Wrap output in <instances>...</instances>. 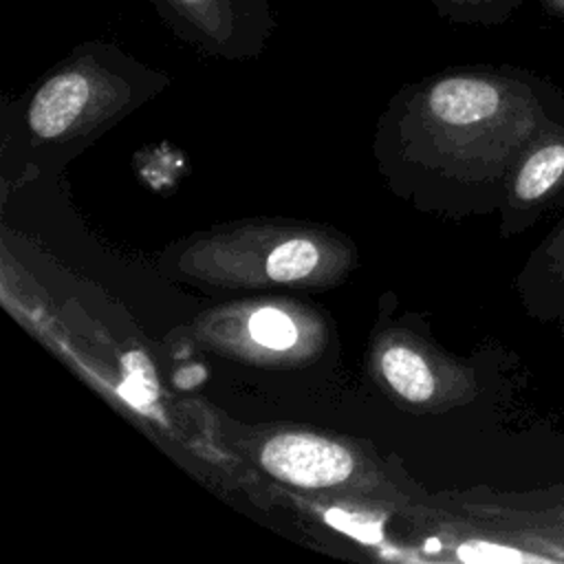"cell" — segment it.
<instances>
[{"mask_svg":"<svg viewBox=\"0 0 564 564\" xmlns=\"http://www.w3.org/2000/svg\"><path fill=\"white\" fill-rule=\"evenodd\" d=\"M262 467L282 482L322 489L333 487L355 469L352 454L335 441L313 434H280L264 443Z\"/></svg>","mask_w":564,"mask_h":564,"instance_id":"3957f363","label":"cell"},{"mask_svg":"<svg viewBox=\"0 0 564 564\" xmlns=\"http://www.w3.org/2000/svg\"><path fill=\"white\" fill-rule=\"evenodd\" d=\"M535 304H540V317L553 322L564 333V218L551 229L546 240L531 260Z\"/></svg>","mask_w":564,"mask_h":564,"instance_id":"5b68a950","label":"cell"},{"mask_svg":"<svg viewBox=\"0 0 564 564\" xmlns=\"http://www.w3.org/2000/svg\"><path fill=\"white\" fill-rule=\"evenodd\" d=\"M546 9L551 13H557V15H564V0H544Z\"/></svg>","mask_w":564,"mask_h":564,"instance_id":"30bf717a","label":"cell"},{"mask_svg":"<svg viewBox=\"0 0 564 564\" xmlns=\"http://www.w3.org/2000/svg\"><path fill=\"white\" fill-rule=\"evenodd\" d=\"M117 86L119 82L106 75V66L88 53L40 84L29 104V128L40 139H57L79 121L99 93Z\"/></svg>","mask_w":564,"mask_h":564,"instance_id":"7a4b0ae2","label":"cell"},{"mask_svg":"<svg viewBox=\"0 0 564 564\" xmlns=\"http://www.w3.org/2000/svg\"><path fill=\"white\" fill-rule=\"evenodd\" d=\"M183 37L209 51L234 55L260 44L273 13L269 0H150Z\"/></svg>","mask_w":564,"mask_h":564,"instance_id":"6da1fadb","label":"cell"},{"mask_svg":"<svg viewBox=\"0 0 564 564\" xmlns=\"http://www.w3.org/2000/svg\"><path fill=\"white\" fill-rule=\"evenodd\" d=\"M564 189V123L553 121L524 152L511 181V198L531 209Z\"/></svg>","mask_w":564,"mask_h":564,"instance_id":"277c9868","label":"cell"},{"mask_svg":"<svg viewBox=\"0 0 564 564\" xmlns=\"http://www.w3.org/2000/svg\"><path fill=\"white\" fill-rule=\"evenodd\" d=\"M381 372L397 394L410 403H423L434 392V375L419 352L390 346L381 355Z\"/></svg>","mask_w":564,"mask_h":564,"instance_id":"8992f818","label":"cell"},{"mask_svg":"<svg viewBox=\"0 0 564 564\" xmlns=\"http://www.w3.org/2000/svg\"><path fill=\"white\" fill-rule=\"evenodd\" d=\"M319 262V251L311 240L293 238L278 245L267 258V275L273 282H295L306 278Z\"/></svg>","mask_w":564,"mask_h":564,"instance_id":"52a82bcc","label":"cell"},{"mask_svg":"<svg viewBox=\"0 0 564 564\" xmlns=\"http://www.w3.org/2000/svg\"><path fill=\"white\" fill-rule=\"evenodd\" d=\"M436 11L456 22H491L509 9V0H432Z\"/></svg>","mask_w":564,"mask_h":564,"instance_id":"9c48e42d","label":"cell"},{"mask_svg":"<svg viewBox=\"0 0 564 564\" xmlns=\"http://www.w3.org/2000/svg\"><path fill=\"white\" fill-rule=\"evenodd\" d=\"M251 337L273 350H286L295 344L297 330L291 317L278 308H260L249 319Z\"/></svg>","mask_w":564,"mask_h":564,"instance_id":"ba28073f","label":"cell"}]
</instances>
